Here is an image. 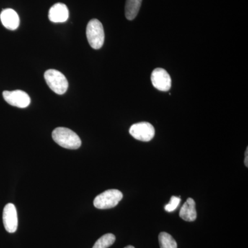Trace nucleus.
<instances>
[{
  "mask_svg": "<svg viewBox=\"0 0 248 248\" xmlns=\"http://www.w3.org/2000/svg\"><path fill=\"white\" fill-rule=\"evenodd\" d=\"M45 79L49 88L56 94H64L68 90V80L61 72L57 70H48L45 72Z\"/></svg>",
  "mask_w": 248,
  "mask_h": 248,
  "instance_id": "nucleus-4",
  "label": "nucleus"
},
{
  "mask_svg": "<svg viewBox=\"0 0 248 248\" xmlns=\"http://www.w3.org/2000/svg\"><path fill=\"white\" fill-rule=\"evenodd\" d=\"M152 84L160 91H169L172 85V80L167 71L163 68H156L151 74Z\"/></svg>",
  "mask_w": 248,
  "mask_h": 248,
  "instance_id": "nucleus-7",
  "label": "nucleus"
},
{
  "mask_svg": "<svg viewBox=\"0 0 248 248\" xmlns=\"http://www.w3.org/2000/svg\"><path fill=\"white\" fill-rule=\"evenodd\" d=\"M181 199L180 197H171L170 202L169 204L165 206V210L169 213L174 211L177 209V207L179 206V204L180 203Z\"/></svg>",
  "mask_w": 248,
  "mask_h": 248,
  "instance_id": "nucleus-15",
  "label": "nucleus"
},
{
  "mask_svg": "<svg viewBox=\"0 0 248 248\" xmlns=\"http://www.w3.org/2000/svg\"><path fill=\"white\" fill-rule=\"evenodd\" d=\"M159 241L161 248H177V244L174 238L167 232L160 233Z\"/></svg>",
  "mask_w": 248,
  "mask_h": 248,
  "instance_id": "nucleus-13",
  "label": "nucleus"
},
{
  "mask_svg": "<svg viewBox=\"0 0 248 248\" xmlns=\"http://www.w3.org/2000/svg\"><path fill=\"white\" fill-rule=\"evenodd\" d=\"M124 248H134L133 246H127V247H125Z\"/></svg>",
  "mask_w": 248,
  "mask_h": 248,
  "instance_id": "nucleus-17",
  "label": "nucleus"
},
{
  "mask_svg": "<svg viewBox=\"0 0 248 248\" xmlns=\"http://www.w3.org/2000/svg\"><path fill=\"white\" fill-rule=\"evenodd\" d=\"M0 19L4 27L9 30H16L19 27V16L14 10L11 9L3 10L0 15Z\"/></svg>",
  "mask_w": 248,
  "mask_h": 248,
  "instance_id": "nucleus-10",
  "label": "nucleus"
},
{
  "mask_svg": "<svg viewBox=\"0 0 248 248\" xmlns=\"http://www.w3.org/2000/svg\"><path fill=\"white\" fill-rule=\"evenodd\" d=\"M123 199V194L121 191L112 189L102 192L94 200V206L100 210L115 208Z\"/></svg>",
  "mask_w": 248,
  "mask_h": 248,
  "instance_id": "nucleus-3",
  "label": "nucleus"
},
{
  "mask_svg": "<svg viewBox=\"0 0 248 248\" xmlns=\"http://www.w3.org/2000/svg\"><path fill=\"white\" fill-rule=\"evenodd\" d=\"M179 217L186 221L192 222L197 219L196 203L193 199L188 198L181 208Z\"/></svg>",
  "mask_w": 248,
  "mask_h": 248,
  "instance_id": "nucleus-11",
  "label": "nucleus"
},
{
  "mask_svg": "<svg viewBox=\"0 0 248 248\" xmlns=\"http://www.w3.org/2000/svg\"><path fill=\"white\" fill-rule=\"evenodd\" d=\"M86 36L89 45L93 48L97 50L102 48L105 39L102 23L97 19H91L86 27Z\"/></svg>",
  "mask_w": 248,
  "mask_h": 248,
  "instance_id": "nucleus-2",
  "label": "nucleus"
},
{
  "mask_svg": "<svg viewBox=\"0 0 248 248\" xmlns=\"http://www.w3.org/2000/svg\"><path fill=\"white\" fill-rule=\"evenodd\" d=\"M52 137L58 145L66 149H78L81 145L79 137L69 128L63 127L55 128L52 133Z\"/></svg>",
  "mask_w": 248,
  "mask_h": 248,
  "instance_id": "nucleus-1",
  "label": "nucleus"
},
{
  "mask_svg": "<svg viewBox=\"0 0 248 248\" xmlns=\"http://www.w3.org/2000/svg\"><path fill=\"white\" fill-rule=\"evenodd\" d=\"M142 0H126L125 6V17L128 20H133L138 16Z\"/></svg>",
  "mask_w": 248,
  "mask_h": 248,
  "instance_id": "nucleus-12",
  "label": "nucleus"
},
{
  "mask_svg": "<svg viewBox=\"0 0 248 248\" xmlns=\"http://www.w3.org/2000/svg\"><path fill=\"white\" fill-rule=\"evenodd\" d=\"M3 97L10 105L19 108H25L31 104V98L29 94L20 90L4 91Z\"/></svg>",
  "mask_w": 248,
  "mask_h": 248,
  "instance_id": "nucleus-6",
  "label": "nucleus"
},
{
  "mask_svg": "<svg viewBox=\"0 0 248 248\" xmlns=\"http://www.w3.org/2000/svg\"><path fill=\"white\" fill-rule=\"evenodd\" d=\"M3 223L5 230L9 233L16 232L17 229L18 218L17 210L14 204L8 203L3 211Z\"/></svg>",
  "mask_w": 248,
  "mask_h": 248,
  "instance_id": "nucleus-8",
  "label": "nucleus"
},
{
  "mask_svg": "<svg viewBox=\"0 0 248 248\" xmlns=\"http://www.w3.org/2000/svg\"><path fill=\"white\" fill-rule=\"evenodd\" d=\"M115 235L110 234V233L103 235L102 237L99 238L96 241L93 248H108L110 247L115 243Z\"/></svg>",
  "mask_w": 248,
  "mask_h": 248,
  "instance_id": "nucleus-14",
  "label": "nucleus"
},
{
  "mask_svg": "<svg viewBox=\"0 0 248 248\" xmlns=\"http://www.w3.org/2000/svg\"><path fill=\"white\" fill-rule=\"evenodd\" d=\"M69 17L68 7L62 3H57L50 9L48 18L51 22L55 23L65 22Z\"/></svg>",
  "mask_w": 248,
  "mask_h": 248,
  "instance_id": "nucleus-9",
  "label": "nucleus"
},
{
  "mask_svg": "<svg viewBox=\"0 0 248 248\" xmlns=\"http://www.w3.org/2000/svg\"><path fill=\"white\" fill-rule=\"evenodd\" d=\"M129 133L135 140L148 142L151 141L155 135L153 125L148 122H140L133 124L129 130Z\"/></svg>",
  "mask_w": 248,
  "mask_h": 248,
  "instance_id": "nucleus-5",
  "label": "nucleus"
},
{
  "mask_svg": "<svg viewBox=\"0 0 248 248\" xmlns=\"http://www.w3.org/2000/svg\"><path fill=\"white\" fill-rule=\"evenodd\" d=\"M246 157H245V165H246V167H248V148L246 149Z\"/></svg>",
  "mask_w": 248,
  "mask_h": 248,
  "instance_id": "nucleus-16",
  "label": "nucleus"
}]
</instances>
